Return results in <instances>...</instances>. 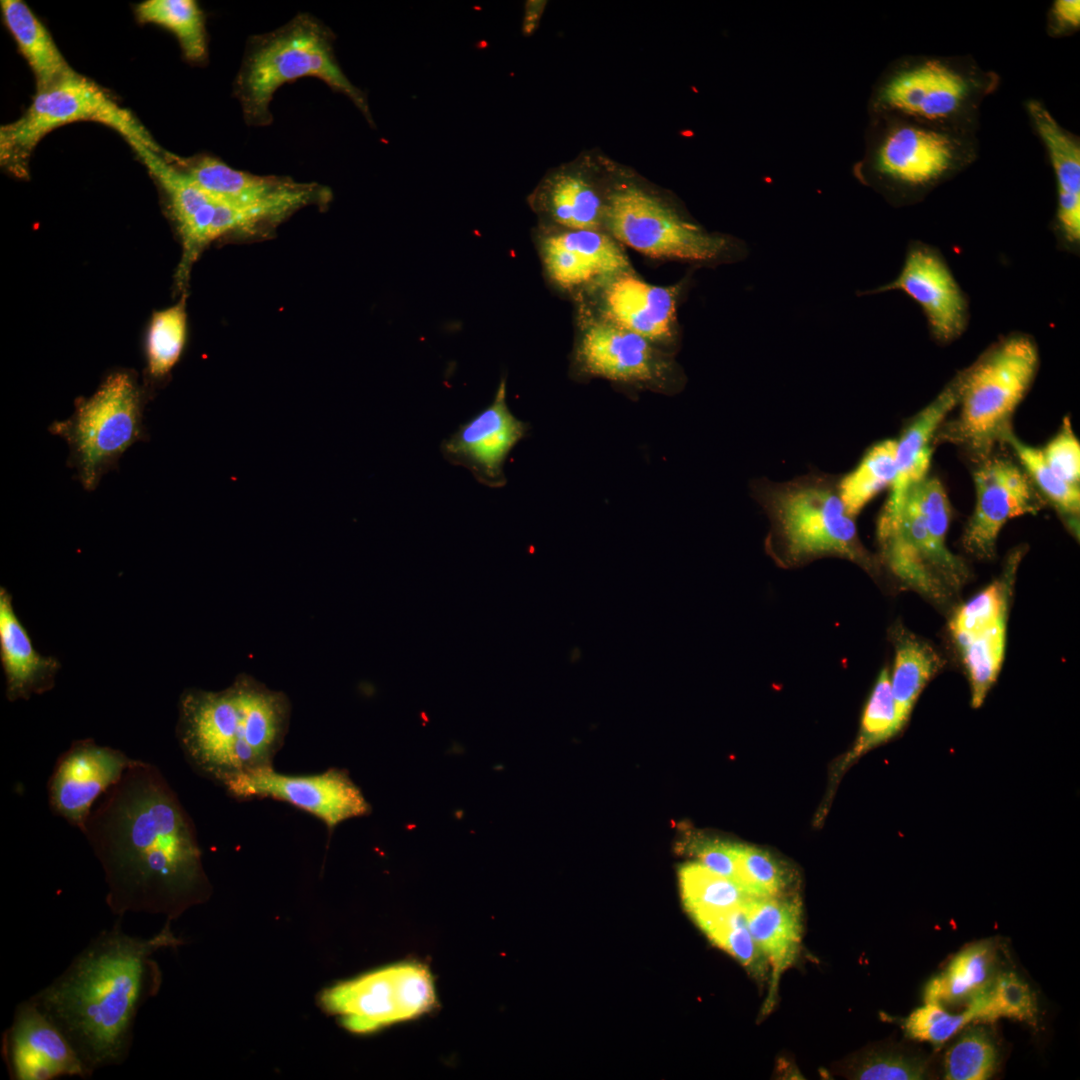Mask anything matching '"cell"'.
<instances>
[{"label":"cell","instance_id":"obj_5","mask_svg":"<svg viewBox=\"0 0 1080 1080\" xmlns=\"http://www.w3.org/2000/svg\"><path fill=\"white\" fill-rule=\"evenodd\" d=\"M999 85L1000 76L970 55L911 56L880 84L874 109L936 128L977 133L981 106Z\"/></svg>","mask_w":1080,"mask_h":1080},{"label":"cell","instance_id":"obj_40","mask_svg":"<svg viewBox=\"0 0 1080 1080\" xmlns=\"http://www.w3.org/2000/svg\"><path fill=\"white\" fill-rule=\"evenodd\" d=\"M1014 451L1034 485L1063 515L1075 518L1080 510V489L1062 480L1044 459L1042 450L1020 441L1009 430L1002 438Z\"/></svg>","mask_w":1080,"mask_h":1080},{"label":"cell","instance_id":"obj_38","mask_svg":"<svg viewBox=\"0 0 1080 1080\" xmlns=\"http://www.w3.org/2000/svg\"><path fill=\"white\" fill-rule=\"evenodd\" d=\"M995 1041L982 1025L968 1027L949 1047L944 1056V1078L948 1080H985L997 1067Z\"/></svg>","mask_w":1080,"mask_h":1080},{"label":"cell","instance_id":"obj_37","mask_svg":"<svg viewBox=\"0 0 1080 1080\" xmlns=\"http://www.w3.org/2000/svg\"><path fill=\"white\" fill-rule=\"evenodd\" d=\"M704 933L756 975L763 973L761 956L747 926L743 904L731 909L691 915Z\"/></svg>","mask_w":1080,"mask_h":1080},{"label":"cell","instance_id":"obj_12","mask_svg":"<svg viewBox=\"0 0 1080 1080\" xmlns=\"http://www.w3.org/2000/svg\"><path fill=\"white\" fill-rule=\"evenodd\" d=\"M604 227L618 243L657 259L712 261L727 241L683 220L657 197L622 185L607 197Z\"/></svg>","mask_w":1080,"mask_h":1080},{"label":"cell","instance_id":"obj_24","mask_svg":"<svg viewBox=\"0 0 1080 1080\" xmlns=\"http://www.w3.org/2000/svg\"><path fill=\"white\" fill-rule=\"evenodd\" d=\"M1031 125L1046 148L1053 168L1057 207L1052 221L1060 248L1078 253L1080 248V140L1054 118L1039 100L1025 105Z\"/></svg>","mask_w":1080,"mask_h":1080},{"label":"cell","instance_id":"obj_19","mask_svg":"<svg viewBox=\"0 0 1080 1080\" xmlns=\"http://www.w3.org/2000/svg\"><path fill=\"white\" fill-rule=\"evenodd\" d=\"M132 761L124 752L98 745L91 738L73 741L59 756L48 781L51 811L82 832L95 802L120 780Z\"/></svg>","mask_w":1080,"mask_h":1080},{"label":"cell","instance_id":"obj_23","mask_svg":"<svg viewBox=\"0 0 1080 1080\" xmlns=\"http://www.w3.org/2000/svg\"><path fill=\"white\" fill-rule=\"evenodd\" d=\"M603 231L549 228L539 239L542 262L548 277L564 289L603 282L630 272L622 247Z\"/></svg>","mask_w":1080,"mask_h":1080},{"label":"cell","instance_id":"obj_15","mask_svg":"<svg viewBox=\"0 0 1080 1080\" xmlns=\"http://www.w3.org/2000/svg\"><path fill=\"white\" fill-rule=\"evenodd\" d=\"M166 158L211 197L239 208L273 210L290 216L307 206L325 207L332 198L331 191L318 183L255 175L208 155Z\"/></svg>","mask_w":1080,"mask_h":1080},{"label":"cell","instance_id":"obj_8","mask_svg":"<svg viewBox=\"0 0 1080 1080\" xmlns=\"http://www.w3.org/2000/svg\"><path fill=\"white\" fill-rule=\"evenodd\" d=\"M754 489L769 513L774 540L787 561L834 555L868 570L875 568L835 480L807 475L784 483L760 481Z\"/></svg>","mask_w":1080,"mask_h":1080},{"label":"cell","instance_id":"obj_43","mask_svg":"<svg viewBox=\"0 0 1080 1080\" xmlns=\"http://www.w3.org/2000/svg\"><path fill=\"white\" fill-rule=\"evenodd\" d=\"M1007 583L1005 579L995 581L955 612L950 629L959 648L982 631L1006 619Z\"/></svg>","mask_w":1080,"mask_h":1080},{"label":"cell","instance_id":"obj_22","mask_svg":"<svg viewBox=\"0 0 1080 1080\" xmlns=\"http://www.w3.org/2000/svg\"><path fill=\"white\" fill-rule=\"evenodd\" d=\"M128 142L168 199L182 244V255L175 275L176 284L182 289L188 283L193 264L212 242L210 230L216 201L158 150L140 141Z\"/></svg>","mask_w":1080,"mask_h":1080},{"label":"cell","instance_id":"obj_9","mask_svg":"<svg viewBox=\"0 0 1080 1080\" xmlns=\"http://www.w3.org/2000/svg\"><path fill=\"white\" fill-rule=\"evenodd\" d=\"M147 401L136 376L116 370L90 397L77 398L67 419L50 424L49 432L67 443V465L86 491H94L102 477L116 469L129 447L147 440L143 421Z\"/></svg>","mask_w":1080,"mask_h":1080},{"label":"cell","instance_id":"obj_26","mask_svg":"<svg viewBox=\"0 0 1080 1080\" xmlns=\"http://www.w3.org/2000/svg\"><path fill=\"white\" fill-rule=\"evenodd\" d=\"M0 660L6 698L14 702L40 695L54 687L61 668L54 656L40 654L18 618L11 594L0 587Z\"/></svg>","mask_w":1080,"mask_h":1080},{"label":"cell","instance_id":"obj_13","mask_svg":"<svg viewBox=\"0 0 1080 1080\" xmlns=\"http://www.w3.org/2000/svg\"><path fill=\"white\" fill-rule=\"evenodd\" d=\"M320 1000L343 1027L364 1034L429 1011L435 989L427 967L399 963L340 982L325 990Z\"/></svg>","mask_w":1080,"mask_h":1080},{"label":"cell","instance_id":"obj_41","mask_svg":"<svg viewBox=\"0 0 1080 1080\" xmlns=\"http://www.w3.org/2000/svg\"><path fill=\"white\" fill-rule=\"evenodd\" d=\"M981 1021L1007 1017L1035 1025L1038 1007L1029 985L1013 971H999L991 985L979 995Z\"/></svg>","mask_w":1080,"mask_h":1080},{"label":"cell","instance_id":"obj_21","mask_svg":"<svg viewBox=\"0 0 1080 1080\" xmlns=\"http://www.w3.org/2000/svg\"><path fill=\"white\" fill-rule=\"evenodd\" d=\"M575 362L591 376L656 388L672 373L671 361L652 342L602 318L582 329Z\"/></svg>","mask_w":1080,"mask_h":1080},{"label":"cell","instance_id":"obj_35","mask_svg":"<svg viewBox=\"0 0 1080 1080\" xmlns=\"http://www.w3.org/2000/svg\"><path fill=\"white\" fill-rule=\"evenodd\" d=\"M187 338L185 299L155 312L146 338V371L155 382L163 380L179 361Z\"/></svg>","mask_w":1080,"mask_h":1080},{"label":"cell","instance_id":"obj_17","mask_svg":"<svg viewBox=\"0 0 1080 1080\" xmlns=\"http://www.w3.org/2000/svg\"><path fill=\"white\" fill-rule=\"evenodd\" d=\"M973 481L976 503L963 546L978 558L991 559L1003 525L1012 518L1036 513L1044 501L1026 472L1008 459L988 457L981 461Z\"/></svg>","mask_w":1080,"mask_h":1080},{"label":"cell","instance_id":"obj_18","mask_svg":"<svg viewBox=\"0 0 1080 1080\" xmlns=\"http://www.w3.org/2000/svg\"><path fill=\"white\" fill-rule=\"evenodd\" d=\"M506 397L503 377L492 402L459 425L440 445L443 457L450 464L465 467L479 483L489 488L505 486V461L529 429L526 422L511 413Z\"/></svg>","mask_w":1080,"mask_h":1080},{"label":"cell","instance_id":"obj_25","mask_svg":"<svg viewBox=\"0 0 1080 1080\" xmlns=\"http://www.w3.org/2000/svg\"><path fill=\"white\" fill-rule=\"evenodd\" d=\"M602 284V319L653 344L672 340L678 287L650 284L631 271L613 276Z\"/></svg>","mask_w":1080,"mask_h":1080},{"label":"cell","instance_id":"obj_6","mask_svg":"<svg viewBox=\"0 0 1080 1080\" xmlns=\"http://www.w3.org/2000/svg\"><path fill=\"white\" fill-rule=\"evenodd\" d=\"M950 518L944 486L926 477L909 489L896 511L881 512L877 523L886 566L907 587L939 602L968 578L963 560L946 546Z\"/></svg>","mask_w":1080,"mask_h":1080},{"label":"cell","instance_id":"obj_7","mask_svg":"<svg viewBox=\"0 0 1080 1080\" xmlns=\"http://www.w3.org/2000/svg\"><path fill=\"white\" fill-rule=\"evenodd\" d=\"M1038 367L1039 350L1032 336L1013 332L1000 338L962 370L959 415L942 438L964 446L977 460L987 459L1011 430L1012 415Z\"/></svg>","mask_w":1080,"mask_h":1080},{"label":"cell","instance_id":"obj_39","mask_svg":"<svg viewBox=\"0 0 1080 1080\" xmlns=\"http://www.w3.org/2000/svg\"><path fill=\"white\" fill-rule=\"evenodd\" d=\"M1006 619L982 631L960 647L972 689V705L983 703L997 678L1005 648Z\"/></svg>","mask_w":1080,"mask_h":1080},{"label":"cell","instance_id":"obj_11","mask_svg":"<svg viewBox=\"0 0 1080 1080\" xmlns=\"http://www.w3.org/2000/svg\"><path fill=\"white\" fill-rule=\"evenodd\" d=\"M80 120L108 125L127 141H140L159 149L148 132L120 108L96 83L76 71L52 87L38 92L25 113L1 126V164L18 177L27 175L30 155L52 130Z\"/></svg>","mask_w":1080,"mask_h":1080},{"label":"cell","instance_id":"obj_47","mask_svg":"<svg viewBox=\"0 0 1080 1080\" xmlns=\"http://www.w3.org/2000/svg\"><path fill=\"white\" fill-rule=\"evenodd\" d=\"M1044 459L1062 480L1079 486L1080 445L1069 418H1065L1059 432L1041 449Z\"/></svg>","mask_w":1080,"mask_h":1080},{"label":"cell","instance_id":"obj_31","mask_svg":"<svg viewBox=\"0 0 1080 1080\" xmlns=\"http://www.w3.org/2000/svg\"><path fill=\"white\" fill-rule=\"evenodd\" d=\"M999 972L997 953L990 941L974 943L957 953L944 971L925 986L924 1002L969 1003L983 993Z\"/></svg>","mask_w":1080,"mask_h":1080},{"label":"cell","instance_id":"obj_46","mask_svg":"<svg viewBox=\"0 0 1080 1080\" xmlns=\"http://www.w3.org/2000/svg\"><path fill=\"white\" fill-rule=\"evenodd\" d=\"M927 1074L924 1060L895 1052L874 1053L856 1068L854 1076L861 1080H920Z\"/></svg>","mask_w":1080,"mask_h":1080},{"label":"cell","instance_id":"obj_34","mask_svg":"<svg viewBox=\"0 0 1080 1080\" xmlns=\"http://www.w3.org/2000/svg\"><path fill=\"white\" fill-rule=\"evenodd\" d=\"M141 21L170 30L185 58L201 62L207 55V37L202 10L193 0H147L137 7Z\"/></svg>","mask_w":1080,"mask_h":1080},{"label":"cell","instance_id":"obj_20","mask_svg":"<svg viewBox=\"0 0 1080 1080\" xmlns=\"http://www.w3.org/2000/svg\"><path fill=\"white\" fill-rule=\"evenodd\" d=\"M1 1055L12 1080L90 1077L63 1033L30 998L16 1006Z\"/></svg>","mask_w":1080,"mask_h":1080},{"label":"cell","instance_id":"obj_16","mask_svg":"<svg viewBox=\"0 0 1080 1080\" xmlns=\"http://www.w3.org/2000/svg\"><path fill=\"white\" fill-rule=\"evenodd\" d=\"M900 290L922 309L932 338L948 344L969 323V302L943 255L933 246L914 241L895 280L871 293Z\"/></svg>","mask_w":1080,"mask_h":1080},{"label":"cell","instance_id":"obj_42","mask_svg":"<svg viewBox=\"0 0 1080 1080\" xmlns=\"http://www.w3.org/2000/svg\"><path fill=\"white\" fill-rule=\"evenodd\" d=\"M736 883L753 898L782 895L791 882L785 865L766 850L735 843Z\"/></svg>","mask_w":1080,"mask_h":1080},{"label":"cell","instance_id":"obj_3","mask_svg":"<svg viewBox=\"0 0 1080 1080\" xmlns=\"http://www.w3.org/2000/svg\"><path fill=\"white\" fill-rule=\"evenodd\" d=\"M290 710L286 694L241 673L221 691L186 689L179 699L176 736L191 767L223 787L272 766Z\"/></svg>","mask_w":1080,"mask_h":1080},{"label":"cell","instance_id":"obj_2","mask_svg":"<svg viewBox=\"0 0 1080 1080\" xmlns=\"http://www.w3.org/2000/svg\"><path fill=\"white\" fill-rule=\"evenodd\" d=\"M121 918L29 997L63 1033L90 1077L127 1060L138 1013L162 986L154 956L183 944L171 920L153 935L140 937L123 931Z\"/></svg>","mask_w":1080,"mask_h":1080},{"label":"cell","instance_id":"obj_14","mask_svg":"<svg viewBox=\"0 0 1080 1080\" xmlns=\"http://www.w3.org/2000/svg\"><path fill=\"white\" fill-rule=\"evenodd\" d=\"M223 788L239 800L271 798L289 803L320 819L329 830L347 819L371 812L348 773L336 768L295 776L280 774L268 766L239 775Z\"/></svg>","mask_w":1080,"mask_h":1080},{"label":"cell","instance_id":"obj_44","mask_svg":"<svg viewBox=\"0 0 1080 1080\" xmlns=\"http://www.w3.org/2000/svg\"><path fill=\"white\" fill-rule=\"evenodd\" d=\"M900 729L890 676L888 670L884 668L877 678L864 709L858 740L849 759L887 740Z\"/></svg>","mask_w":1080,"mask_h":1080},{"label":"cell","instance_id":"obj_28","mask_svg":"<svg viewBox=\"0 0 1080 1080\" xmlns=\"http://www.w3.org/2000/svg\"><path fill=\"white\" fill-rule=\"evenodd\" d=\"M743 909L754 942L771 964V993L765 1004L770 1009L780 975L793 963L801 943V902L795 896L750 897Z\"/></svg>","mask_w":1080,"mask_h":1080},{"label":"cell","instance_id":"obj_4","mask_svg":"<svg viewBox=\"0 0 1080 1080\" xmlns=\"http://www.w3.org/2000/svg\"><path fill=\"white\" fill-rule=\"evenodd\" d=\"M333 32L308 13H299L285 25L251 36L234 82V93L244 121L253 127L272 123L270 104L284 84L315 77L333 91L349 98L369 125L374 121L366 94L340 67L334 51Z\"/></svg>","mask_w":1080,"mask_h":1080},{"label":"cell","instance_id":"obj_36","mask_svg":"<svg viewBox=\"0 0 1080 1080\" xmlns=\"http://www.w3.org/2000/svg\"><path fill=\"white\" fill-rule=\"evenodd\" d=\"M679 881L682 900L690 915L731 909L750 898L736 882L699 862L681 866Z\"/></svg>","mask_w":1080,"mask_h":1080},{"label":"cell","instance_id":"obj_49","mask_svg":"<svg viewBox=\"0 0 1080 1080\" xmlns=\"http://www.w3.org/2000/svg\"><path fill=\"white\" fill-rule=\"evenodd\" d=\"M1080 27V1L1055 0L1046 15V31L1050 37L1061 38L1075 34Z\"/></svg>","mask_w":1080,"mask_h":1080},{"label":"cell","instance_id":"obj_32","mask_svg":"<svg viewBox=\"0 0 1080 1080\" xmlns=\"http://www.w3.org/2000/svg\"><path fill=\"white\" fill-rule=\"evenodd\" d=\"M896 446L893 439L870 447L857 467L838 483V491L848 515L855 517L880 491L891 486L896 474Z\"/></svg>","mask_w":1080,"mask_h":1080},{"label":"cell","instance_id":"obj_48","mask_svg":"<svg viewBox=\"0 0 1080 1080\" xmlns=\"http://www.w3.org/2000/svg\"><path fill=\"white\" fill-rule=\"evenodd\" d=\"M691 853L711 871L736 882L735 843L702 838L692 841Z\"/></svg>","mask_w":1080,"mask_h":1080},{"label":"cell","instance_id":"obj_30","mask_svg":"<svg viewBox=\"0 0 1080 1080\" xmlns=\"http://www.w3.org/2000/svg\"><path fill=\"white\" fill-rule=\"evenodd\" d=\"M1 9L7 28L33 71L37 93L75 72L48 30L23 1L2 0Z\"/></svg>","mask_w":1080,"mask_h":1080},{"label":"cell","instance_id":"obj_10","mask_svg":"<svg viewBox=\"0 0 1080 1080\" xmlns=\"http://www.w3.org/2000/svg\"><path fill=\"white\" fill-rule=\"evenodd\" d=\"M870 156V171L907 201L933 190L971 166L979 155L977 133L928 126L888 115Z\"/></svg>","mask_w":1080,"mask_h":1080},{"label":"cell","instance_id":"obj_1","mask_svg":"<svg viewBox=\"0 0 1080 1080\" xmlns=\"http://www.w3.org/2000/svg\"><path fill=\"white\" fill-rule=\"evenodd\" d=\"M99 861L106 904L173 920L211 893L194 824L160 770L133 759L82 831Z\"/></svg>","mask_w":1080,"mask_h":1080},{"label":"cell","instance_id":"obj_33","mask_svg":"<svg viewBox=\"0 0 1080 1080\" xmlns=\"http://www.w3.org/2000/svg\"><path fill=\"white\" fill-rule=\"evenodd\" d=\"M939 667L940 658L928 645L909 638L899 640L890 684L900 728Z\"/></svg>","mask_w":1080,"mask_h":1080},{"label":"cell","instance_id":"obj_29","mask_svg":"<svg viewBox=\"0 0 1080 1080\" xmlns=\"http://www.w3.org/2000/svg\"><path fill=\"white\" fill-rule=\"evenodd\" d=\"M534 209L557 228L602 231L605 203L581 175L569 170L549 174L531 196Z\"/></svg>","mask_w":1080,"mask_h":1080},{"label":"cell","instance_id":"obj_27","mask_svg":"<svg viewBox=\"0 0 1080 1080\" xmlns=\"http://www.w3.org/2000/svg\"><path fill=\"white\" fill-rule=\"evenodd\" d=\"M962 371L907 425L896 446V474L882 512H894L909 489L927 477L932 458V440L947 414L958 405Z\"/></svg>","mask_w":1080,"mask_h":1080},{"label":"cell","instance_id":"obj_45","mask_svg":"<svg viewBox=\"0 0 1080 1080\" xmlns=\"http://www.w3.org/2000/svg\"><path fill=\"white\" fill-rule=\"evenodd\" d=\"M973 1021H979V1011L972 1001L960 1014H951L939 1004L925 1002L908 1016L904 1028L910 1038L940 1046Z\"/></svg>","mask_w":1080,"mask_h":1080}]
</instances>
